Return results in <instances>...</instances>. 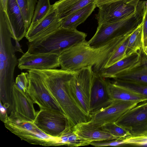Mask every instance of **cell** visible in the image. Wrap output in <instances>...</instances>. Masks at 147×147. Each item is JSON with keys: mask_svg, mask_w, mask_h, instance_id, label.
<instances>
[{"mask_svg": "<svg viewBox=\"0 0 147 147\" xmlns=\"http://www.w3.org/2000/svg\"><path fill=\"white\" fill-rule=\"evenodd\" d=\"M131 34L128 32L98 48L90 47L86 40L65 51L59 56L61 69L76 71L91 66L94 72L100 74L105 68L109 57Z\"/></svg>", "mask_w": 147, "mask_h": 147, "instance_id": "obj_1", "label": "cell"}, {"mask_svg": "<svg viewBox=\"0 0 147 147\" xmlns=\"http://www.w3.org/2000/svg\"><path fill=\"white\" fill-rule=\"evenodd\" d=\"M51 94L67 118L70 126L89 121L90 117L76 102L69 87V83L76 71L54 69L36 70Z\"/></svg>", "mask_w": 147, "mask_h": 147, "instance_id": "obj_2", "label": "cell"}, {"mask_svg": "<svg viewBox=\"0 0 147 147\" xmlns=\"http://www.w3.org/2000/svg\"><path fill=\"white\" fill-rule=\"evenodd\" d=\"M12 39L15 38L6 12L0 10V101L4 104L11 101L14 73L18 61Z\"/></svg>", "mask_w": 147, "mask_h": 147, "instance_id": "obj_3", "label": "cell"}, {"mask_svg": "<svg viewBox=\"0 0 147 147\" xmlns=\"http://www.w3.org/2000/svg\"><path fill=\"white\" fill-rule=\"evenodd\" d=\"M87 34L77 29L61 27L40 39L28 42L27 51L31 54L45 53L59 55L85 40Z\"/></svg>", "mask_w": 147, "mask_h": 147, "instance_id": "obj_4", "label": "cell"}, {"mask_svg": "<svg viewBox=\"0 0 147 147\" xmlns=\"http://www.w3.org/2000/svg\"><path fill=\"white\" fill-rule=\"evenodd\" d=\"M146 1H140L135 12L125 18L98 25L95 33L88 41L89 46L93 48L100 47L115 38L136 28L143 21Z\"/></svg>", "mask_w": 147, "mask_h": 147, "instance_id": "obj_5", "label": "cell"}, {"mask_svg": "<svg viewBox=\"0 0 147 147\" xmlns=\"http://www.w3.org/2000/svg\"><path fill=\"white\" fill-rule=\"evenodd\" d=\"M3 123L5 127L10 132L30 144L45 146H58L57 137H51L46 134L34 121L8 116Z\"/></svg>", "mask_w": 147, "mask_h": 147, "instance_id": "obj_6", "label": "cell"}, {"mask_svg": "<svg viewBox=\"0 0 147 147\" xmlns=\"http://www.w3.org/2000/svg\"><path fill=\"white\" fill-rule=\"evenodd\" d=\"M93 74L92 66L84 67L76 71L69 83V89L76 102L90 117V96Z\"/></svg>", "mask_w": 147, "mask_h": 147, "instance_id": "obj_7", "label": "cell"}, {"mask_svg": "<svg viewBox=\"0 0 147 147\" xmlns=\"http://www.w3.org/2000/svg\"><path fill=\"white\" fill-rule=\"evenodd\" d=\"M115 123L131 137H147V101L127 111Z\"/></svg>", "mask_w": 147, "mask_h": 147, "instance_id": "obj_8", "label": "cell"}, {"mask_svg": "<svg viewBox=\"0 0 147 147\" xmlns=\"http://www.w3.org/2000/svg\"><path fill=\"white\" fill-rule=\"evenodd\" d=\"M140 0H118L103 4L99 8L95 18L98 25L115 22L134 13Z\"/></svg>", "mask_w": 147, "mask_h": 147, "instance_id": "obj_9", "label": "cell"}, {"mask_svg": "<svg viewBox=\"0 0 147 147\" xmlns=\"http://www.w3.org/2000/svg\"><path fill=\"white\" fill-rule=\"evenodd\" d=\"M28 72L29 83L26 93L34 103L39 107L40 109L52 110L62 112L39 75L34 70H28Z\"/></svg>", "mask_w": 147, "mask_h": 147, "instance_id": "obj_10", "label": "cell"}, {"mask_svg": "<svg viewBox=\"0 0 147 147\" xmlns=\"http://www.w3.org/2000/svg\"><path fill=\"white\" fill-rule=\"evenodd\" d=\"M34 122L45 134L53 137H58L70 126L66 116L57 110L40 109Z\"/></svg>", "mask_w": 147, "mask_h": 147, "instance_id": "obj_11", "label": "cell"}, {"mask_svg": "<svg viewBox=\"0 0 147 147\" xmlns=\"http://www.w3.org/2000/svg\"><path fill=\"white\" fill-rule=\"evenodd\" d=\"M34 102L27 94L19 89L15 82L12 86L11 104L8 109L9 117L34 121L37 116Z\"/></svg>", "mask_w": 147, "mask_h": 147, "instance_id": "obj_12", "label": "cell"}, {"mask_svg": "<svg viewBox=\"0 0 147 147\" xmlns=\"http://www.w3.org/2000/svg\"><path fill=\"white\" fill-rule=\"evenodd\" d=\"M138 103L132 101H112L108 106L91 115L89 121L98 127L106 123L115 122L125 112Z\"/></svg>", "mask_w": 147, "mask_h": 147, "instance_id": "obj_13", "label": "cell"}, {"mask_svg": "<svg viewBox=\"0 0 147 147\" xmlns=\"http://www.w3.org/2000/svg\"><path fill=\"white\" fill-rule=\"evenodd\" d=\"M18 61V67L21 70L52 69L60 66L59 55L54 54H31L27 51Z\"/></svg>", "mask_w": 147, "mask_h": 147, "instance_id": "obj_14", "label": "cell"}, {"mask_svg": "<svg viewBox=\"0 0 147 147\" xmlns=\"http://www.w3.org/2000/svg\"><path fill=\"white\" fill-rule=\"evenodd\" d=\"M99 73L93 72L90 102V116L112 102L108 91V82Z\"/></svg>", "mask_w": 147, "mask_h": 147, "instance_id": "obj_15", "label": "cell"}, {"mask_svg": "<svg viewBox=\"0 0 147 147\" xmlns=\"http://www.w3.org/2000/svg\"><path fill=\"white\" fill-rule=\"evenodd\" d=\"M60 27V20L56 10L51 5L50 11L42 20L29 27L25 37L28 42L33 41L48 35Z\"/></svg>", "mask_w": 147, "mask_h": 147, "instance_id": "obj_16", "label": "cell"}, {"mask_svg": "<svg viewBox=\"0 0 147 147\" xmlns=\"http://www.w3.org/2000/svg\"><path fill=\"white\" fill-rule=\"evenodd\" d=\"M142 49L104 69L100 74L104 78H113L116 75L126 73L143 64Z\"/></svg>", "mask_w": 147, "mask_h": 147, "instance_id": "obj_17", "label": "cell"}, {"mask_svg": "<svg viewBox=\"0 0 147 147\" xmlns=\"http://www.w3.org/2000/svg\"><path fill=\"white\" fill-rule=\"evenodd\" d=\"M75 133L81 139L90 143L117 139L102 129L94 125L90 121L79 123L74 127Z\"/></svg>", "mask_w": 147, "mask_h": 147, "instance_id": "obj_18", "label": "cell"}, {"mask_svg": "<svg viewBox=\"0 0 147 147\" xmlns=\"http://www.w3.org/2000/svg\"><path fill=\"white\" fill-rule=\"evenodd\" d=\"M6 13L15 38V41L25 37L28 29L16 0H8Z\"/></svg>", "mask_w": 147, "mask_h": 147, "instance_id": "obj_19", "label": "cell"}, {"mask_svg": "<svg viewBox=\"0 0 147 147\" xmlns=\"http://www.w3.org/2000/svg\"><path fill=\"white\" fill-rule=\"evenodd\" d=\"M97 7L95 3H92L60 19L61 27L66 28L76 29L84 22Z\"/></svg>", "mask_w": 147, "mask_h": 147, "instance_id": "obj_20", "label": "cell"}, {"mask_svg": "<svg viewBox=\"0 0 147 147\" xmlns=\"http://www.w3.org/2000/svg\"><path fill=\"white\" fill-rule=\"evenodd\" d=\"M108 91L112 101L119 100L138 102L147 101V98L131 91L108 82Z\"/></svg>", "mask_w": 147, "mask_h": 147, "instance_id": "obj_21", "label": "cell"}, {"mask_svg": "<svg viewBox=\"0 0 147 147\" xmlns=\"http://www.w3.org/2000/svg\"><path fill=\"white\" fill-rule=\"evenodd\" d=\"M97 0H59L52 6L56 10L61 19L86 6L90 3L96 2Z\"/></svg>", "mask_w": 147, "mask_h": 147, "instance_id": "obj_22", "label": "cell"}, {"mask_svg": "<svg viewBox=\"0 0 147 147\" xmlns=\"http://www.w3.org/2000/svg\"><path fill=\"white\" fill-rule=\"evenodd\" d=\"M143 61L141 66L126 73L116 75L113 79L147 84V57L144 54Z\"/></svg>", "mask_w": 147, "mask_h": 147, "instance_id": "obj_23", "label": "cell"}, {"mask_svg": "<svg viewBox=\"0 0 147 147\" xmlns=\"http://www.w3.org/2000/svg\"><path fill=\"white\" fill-rule=\"evenodd\" d=\"M143 25V21L130 36L125 51L127 57L141 50L144 47Z\"/></svg>", "mask_w": 147, "mask_h": 147, "instance_id": "obj_24", "label": "cell"}, {"mask_svg": "<svg viewBox=\"0 0 147 147\" xmlns=\"http://www.w3.org/2000/svg\"><path fill=\"white\" fill-rule=\"evenodd\" d=\"M59 146L78 147L90 145V143L80 139L75 133L74 127L69 126L58 137Z\"/></svg>", "mask_w": 147, "mask_h": 147, "instance_id": "obj_25", "label": "cell"}, {"mask_svg": "<svg viewBox=\"0 0 147 147\" xmlns=\"http://www.w3.org/2000/svg\"><path fill=\"white\" fill-rule=\"evenodd\" d=\"M23 15L27 29L31 24L37 3V0H16Z\"/></svg>", "mask_w": 147, "mask_h": 147, "instance_id": "obj_26", "label": "cell"}, {"mask_svg": "<svg viewBox=\"0 0 147 147\" xmlns=\"http://www.w3.org/2000/svg\"><path fill=\"white\" fill-rule=\"evenodd\" d=\"M51 7L49 0H38L30 27L34 26L42 20L48 13Z\"/></svg>", "mask_w": 147, "mask_h": 147, "instance_id": "obj_27", "label": "cell"}, {"mask_svg": "<svg viewBox=\"0 0 147 147\" xmlns=\"http://www.w3.org/2000/svg\"><path fill=\"white\" fill-rule=\"evenodd\" d=\"M113 82L121 87L147 98V84L115 80Z\"/></svg>", "mask_w": 147, "mask_h": 147, "instance_id": "obj_28", "label": "cell"}, {"mask_svg": "<svg viewBox=\"0 0 147 147\" xmlns=\"http://www.w3.org/2000/svg\"><path fill=\"white\" fill-rule=\"evenodd\" d=\"M101 128L117 139H125L131 137L129 133L115 122L109 123L102 125Z\"/></svg>", "mask_w": 147, "mask_h": 147, "instance_id": "obj_29", "label": "cell"}, {"mask_svg": "<svg viewBox=\"0 0 147 147\" xmlns=\"http://www.w3.org/2000/svg\"><path fill=\"white\" fill-rule=\"evenodd\" d=\"M130 36L124 40L110 56L106 64L105 68L127 57L125 51Z\"/></svg>", "mask_w": 147, "mask_h": 147, "instance_id": "obj_30", "label": "cell"}, {"mask_svg": "<svg viewBox=\"0 0 147 147\" xmlns=\"http://www.w3.org/2000/svg\"><path fill=\"white\" fill-rule=\"evenodd\" d=\"M28 72H22L16 77L15 83L18 87L24 92H26L29 83Z\"/></svg>", "mask_w": 147, "mask_h": 147, "instance_id": "obj_31", "label": "cell"}, {"mask_svg": "<svg viewBox=\"0 0 147 147\" xmlns=\"http://www.w3.org/2000/svg\"><path fill=\"white\" fill-rule=\"evenodd\" d=\"M125 144L147 146V137H129L124 140Z\"/></svg>", "mask_w": 147, "mask_h": 147, "instance_id": "obj_32", "label": "cell"}, {"mask_svg": "<svg viewBox=\"0 0 147 147\" xmlns=\"http://www.w3.org/2000/svg\"><path fill=\"white\" fill-rule=\"evenodd\" d=\"M143 35L144 47L147 45V1H146L143 18Z\"/></svg>", "mask_w": 147, "mask_h": 147, "instance_id": "obj_33", "label": "cell"}, {"mask_svg": "<svg viewBox=\"0 0 147 147\" xmlns=\"http://www.w3.org/2000/svg\"><path fill=\"white\" fill-rule=\"evenodd\" d=\"M0 104V119L4 122L7 120L8 116L7 114V109L1 103Z\"/></svg>", "mask_w": 147, "mask_h": 147, "instance_id": "obj_34", "label": "cell"}, {"mask_svg": "<svg viewBox=\"0 0 147 147\" xmlns=\"http://www.w3.org/2000/svg\"><path fill=\"white\" fill-rule=\"evenodd\" d=\"M118 0H97L96 3L98 7L100 5L104 3H109L117 1Z\"/></svg>", "mask_w": 147, "mask_h": 147, "instance_id": "obj_35", "label": "cell"}, {"mask_svg": "<svg viewBox=\"0 0 147 147\" xmlns=\"http://www.w3.org/2000/svg\"><path fill=\"white\" fill-rule=\"evenodd\" d=\"M8 0H0V6L5 11H6Z\"/></svg>", "mask_w": 147, "mask_h": 147, "instance_id": "obj_36", "label": "cell"}, {"mask_svg": "<svg viewBox=\"0 0 147 147\" xmlns=\"http://www.w3.org/2000/svg\"><path fill=\"white\" fill-rule=\"evenodd\" d=\"M15 41V45L14 46L16 52H19L22 53H24L22 50L21 46L19 43V41L17 40Z\"/></svg>", "mask_w": 147, "mask_h": 147, "instance_id": "obj_37", "label": "cell"}, {"mask_svg": "<svg viewBox=\"0 0 147 147\" xmlns=\"http://www.w3.org/2000/svg\"><path fill=\"white\" fill-rule=\"evenodd\" d=\"M142 51L144 54L147 57V45L144 47Z\"/></svg>", "mask_w": 147, "mask_h": 147, "instance_id": "obj_38", "label": "cell"}]
</instances>
